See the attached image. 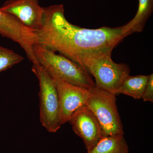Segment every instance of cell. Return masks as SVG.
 I'll return each instance as SVG.
<instances>
[{
    "mask_svg": "<svg viewBox=\"0 0 153 153\" xmlns=\"http://www.w3.org/2000/svg\"><path fill=\"white\" fill-rule=\"evenodd\" d=\"M64 13L63 4L44 7L43 25L35 33L38 44L59 52L75 63L85 53L113 49L128 36L123 26L86 29L68 22Z\"/></svg>",
    "mask_w": 153,
    "mask_h": 153,
    "instance_id": "1",
    "label": "cell"
},
{
    "mask_svg": "<svg viewBox=\"0 0 153 153\" xmlns=\"http://www.w3.org/2000/svg\"><path fill=\"white\" fill-rule=\"evenodd\" d=\"M113 50L103 49L85 53L77 63L93 75L96 85L116 96L124 79L129 75L130 69L126 64L115 63L111 58Z\"/></svg>",
    "mask_w": 153,
    "mask_h": 153,
    "instance_id": "2",
    "label": "cell"
},
{
    "mask_svg": "<svg viewBox=\"0 0 153 153\" xmlns=\"http://www.w3.org/2000/svg\"><path fill=\"white\" fill-rule=\"evenodd\" d=\"M33 52L41 67L50 74L72 85L89 89L95 85L90 74L81 65L40 44L33 46Z\"/></svg>",
    "mask_w": 153,
    "mask_h": 153,
    "instance_id": "3",
    "label": "cell"
},
{
    "mask_svg": "<svg viewBox=\"0 0 153 153\" xmlns=\"http://www.w3.org/2000/svg\"><path fill=\"white\" fill-rule=\"evenodd\" d=\"M86 105L97 118L102 137L124 135L115 95L95 85L89 89Z\"/></svg>",
    "mask_w": 153,
    "mask_h": 153,
    "instance_id": "4",
    "label": "cell"
},
{
    "mask_svg": "<svg viewBox=\"0 0 153 153\" xmlns=\"http://www.w3.org/2000/svg\"><path fill=\"white\" fill-rule=\"evenodd\" d=\"M32 71L37 76L40 86V122L49 132H56L62 125L55 82L52 76L40 65H33Z\"/></svg>",
    "mask_w": 153,
    "mask_h": 153,
    "instance_id": "5",
    "label": "cell"
},
{
    "mask_svg": "<svg viewBox=\"0 0 153 153\" xmlns=\"http://www.w3.org/2000/svg\"><path fill=\"white\" fill-rule=\"evenodd\" d=\"M49 74L53 78L57 88L60 121L63 125L68 122L71 116L76 111L86 105L90 88L72 85L65 82L56 75Z\"/></svg>",
    "mask_w": 153,
    "mask_h": 153,
    "instance_id": "6",
    "label": "cell"
},
{
    "mask_svg": "<svg viewBox=\"0 0 153 153\" xmlns=\"http://www.w3.org/2000/svg\"><path fill=\"white\" fill-rule=\"evenodd\" d=\"M0 35L18 43L33 65H38L33 52V46L38 43L36 33L23 26L13 16L1 10Z\"/></svg>",
    "mask_w": 153,
    "mask_h": 153,
    "instance_id": "7",
    "label": "cell"
},
{
    "mask_svg": "<svg viewBox=\"0 0 153 153\" xmlns=\"http://www.w3.org/2000/svg\"><path fill=\"white\" fill-rule=\"evenodd\" d=\"M0 10L13 16L34 33L39 31L43 25L44 7L38 0H7Z\"/></svg>",
    "mask_w": 153,
    "mask_h": 153,
    "instance_id": "8",
    "label": "cell"
},
{
    "mask_svg": "<svg viewBox=\"0 0 153 153\" xmlns=\"http://www.w3.org/2000/svg\"><path fill=\"white\" fill-rule=\"evenodd\" d=\"M68 122L74 133L82 139L87 150L94 146L102 137L97 118L86 105L76 111Z\"/></svg>",
    "mask_w": 153,
    "mask_h": 153,
    "instance_id": "9",
    "label": "cell"
},
{
    "mask_svg": "<svg viewBox=\"0 0 153 153\" xmlns=\"http://www.w3.org/2000/svg\"><path fill=\"white\" fill-rule=\"evenodd\" d=\"M124 135L102 137L98 142L87 150V153H128V146Z\"/></svg>",
    "mask_w": 153,
    "mask_h": 153,
    "instance_id": "10",
    "label": "cell"
},
{
    "mask_svg": "<svg viewBox=\"0 0 153 153\" xmlns=\"http://www.w3.org/2000/svg\"><path fill=\"white\" fill-rule=\"evenodd\" d=\"M153 10V0H139L137 13L130 22L124 25L125 32L128 36L134 33L143 31Z\"/></svg>",
    "mask_w": 153,
    "mask_h": 153,
    "instance_id": "11",
    "label": "cell"
},
{
    "mask_svg": "<svg viewBox=\"0 0 153 153\" xmlns=\"http://www.w3.org/2000/svg\"><path fill=\"white\" fill-rule=\"evenodd\" d=\"M149 77V75H128L122 82L116 95L123 94L135 99H142Z\"/></svg>",
    "mask_w": 153,
    "mask_h": 153,
    "instance_id": "12",
    "label": "cell"
},
{
    "mask_svg": "<svg viewBox=\"0 0 153 153\" xmlns=\"http://www.w3.org/2000/svg\"><path fill=\"white\" fill-rule=\"evenodd\" d=\"M24 60L23 56L13 50L0 46V73L12 68Z\"/></svg>",
    "mask_w": 153,
    "mask_h": 153,
    "instance_id": "13",
    "label": "cell"
},
{
    "mask_svg": "<svg viewBox=\"0 0 153 153\" xmlns=\"http://www.w3.org/2000/svg\"><path fill=\"white\" fill-rule=\"evenodd\" d=\"M144 102L149 101L153 102V74L149 75L146 85L145 87L142 97Z\"/></svg>",
    "mask_w": 153,
    "mask_h": 153,
    "instance_id": "14",
    "label": "cell"
}]
</instances>
